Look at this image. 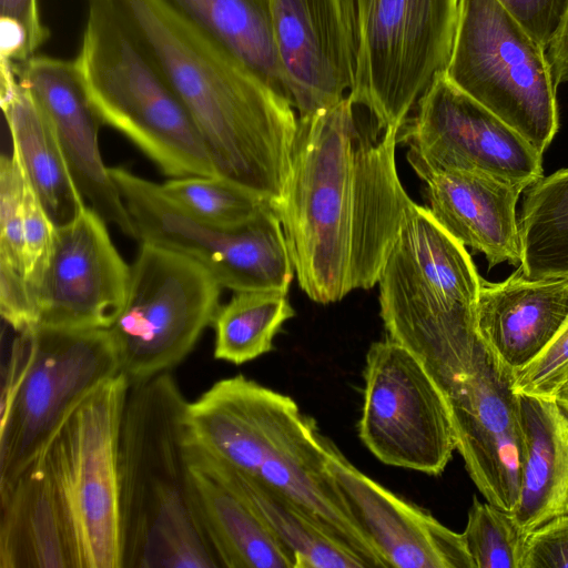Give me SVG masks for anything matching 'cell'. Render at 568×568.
I'll list each match as a JSON object with an SVG mask.
<instances>
[{"label": "cell", "mask_w": 568, "mask_h": 568, "mask_svg": "<svg viewBox=\"0 0 568 568\" xmlns=\"http://www.w3.org/2000/svg\"><path fill=\"white\" fill-rule=\"evenodd\" d=\"M187 439L287 497L365 567L386 565L327 469L332 440L296 402L235 375L212 384L185 414Z\"/></svg>", "instance_id": "3957f363"}, {"label": "cell", "mask_w": 568, "mask_h": 568, "mask_svg": "<svg viewBox=\"0 0 568 568\" xmlns=\"http://www.w3.org/2000/svg\"><path fill=\"white\" fill-rule=\"evenodd\" d=\"M481 281L465 245L410 201L378 280L388 337L419 359L476 326Z\"/></svg>", "instance_id": "ba28073f"}, {"label": "cell", "mask_w": 568, "mask_h": 568, "mask_svg": "<svg viewBox=\"0 0 568 568\" xmlns=\"http://www.w3.org/2000/svg\"><path fill=\"white\" fill-rule=\"evenodd\" d=\"M442 393L456 449L486 501L513 513L519 493L523 434L511 372L478 327L420 363Z\"/></svg>", "instance_id": "9c48e42d"}, {"label": "cell", "mask_w": 568, "mask_h": 568, "mask_svg": "<svg viewBox=\"0 0 568 568\" xmlns=\"http://www.w3.org/2000/svg\"><path fill=\"white\" fill-rule=\"evenodd\" d=\"M57 226L19 153L0 160V313L16 332L33 326Z\"/></svg>", "instance_id": "ffe728a7"}, {"label": "cell", "mask_w": 568, "mask_h": 568, "mask_svg": "<svg viewBox=\"0 0 568 568\" xmlns=\"http://www.w3.org/2000/svg\"><path fill=\"white\" fill-rule=\"evenodd\" d=\"M186 455L196 513L221 567L297 568L294 554L245 501L189 453L187 442Z\"/></svg>", "instance_id": "484cf974"}, {"label": "cell", "mask_w": 568, "mask_h": 568, "mask_svg": "<svg viewBox=\"0 0 568 568\" xmlns=\"http://www.w3.org/2000/svg\"><path fill=\"white\" fill-rule=\"evenodd\" d=\"M161 187L181 210L217 226L244 223L271 203L217 176L170 178Z\"/></svg>", "instance_id": "4dcf8cb0"}, {"label": "cell", "mask_w": 568, "mask_h": 568, "mask_svg": "<svg viewBox=\"0 0 568 568\" xmlns=\"http://www.w3.org/2000/svg\"><path fill=\"white\" fill-rule=\"evenodd\" d=\"M125 304L108 328L130 384L171 372L213 325L222 285L194 258L140 242Z\"/></svg>", "instance_id": "7c38bea8"}, {"label": "cell", "mask_w": 568, "mask_h": 568, "mask_svg": "<svg viewBox=\"0 0 568 568\" xmlns=\"http://www.w3.org/2000/svg\"><path fill=\"white\" fill-rule=\"evenodd\" d=\"M422 179L429 211L450 235L481 252L489 267L520 263L516 205L524 187L463 171L434 172Z\"/></svg>", "instance_id": "44dd1931"}, {"label": "cell", "mask_w": 568, "mask_h": 568, "mask_svg": "<svg viewBox=\"0 0 568 568\" xmlns=\"http://www.w3.org/2000/svg\"><path fill=\"white\" fill-rule=\"evenodd\" d=\"M523 434L513 516L527 534L568 516V410L556 399L519 394Z\"/></svg>", "instance_id": "d4e9b609"}, {"label": "cell", "mask_w": 568, "mask_h": 568, "mask_svg": "<svg viewBox=\"0 0 568 568\" xmlns=\"http://www.w3.org/2000/svg\"><path fill=\"white\" fill-rule=\"evenodd\" d=\"M327 469L386 567L475 568L463 534L366 476L334 443Z\"/></svg>", "instance_id": "ac0fdd59"}, {"label": "cell", "mask_w": 568, "mask_h": 568, "mask_svg": "<svg viewBox=\"0 0 568 568\" xmlns=\"http://www.w3.org/2000/svg\"><path fill=\"white\" fill-rule=\"evenodd\" d=\"M187 450L248 505L294 554L297 568H366L356 555L284 495L212 457L189 439Z\"/></svg>", "instance_id": "4316f807"}, {"label": "cell", "mask_w": 568, "mask_h": 568, "mask_svg": "<svg viewBox=\"0 0 568 568\" xmlns=\"http://www.w3.org/2000/svg\"><path fill=\"white\" fill-rule=\"evenodd\" d=\"M287 100L298 119L328 109L354 85L343 0H270Z\"/></svg>", "instance_id": "e0dca14e"}, {"label": "cell", "mask_w": 568, "mask_h": 568, "mask_svg": "<svg viewBox=\"0 0 568 568\" xmlns=\"http://www.w3.org/2000/svg\"><path fill=\"white\" fill-rule=\"evenodd\" d=\"M523 568H568V516L528 534Z\"/></svg>", "instance_id": "836d02e7"}, {"label": "cell", "mask_w": 568, "mask_h": 568, "mask_svg": "<svg viewBox=\"0 0 568 568\" xmlns=\"http://www.w3.org/2000/svg\"><path fill=\"white\" fill-rule=\"evenodd\" d=\"M294 315L287 293L235 291L212 325L214 357L242 365L271 352L276 334Z\"/></svg>", "instance_id": "f546056e"}, {"label": "cell", "mask_w": 568, "mask_h": 568, "mask_svg": "<svg viewBox=\"0 0 568 568\" xmlns=\"http://www.w3.org/2000/svg\"><path fill=\"white\" fill-rule=\"evenodd\" d=\"M130 277L131 267L114 246L106 221L85 206L57 226L34 325L108 329L125 304Z\"/></svg>", "instance_id": "2e32d148"}, {"label": "cell", "mask_w": 568, "mask_h": 568, "mask_svg": "<svg viewBox=\"0 0 568 568\" xmlns=\"http://www.w3.org/2000/svg\"><path fill=\"white\" fill-rule=\"evenodd\" d=\"M73 61L101 124L128 138L164 175L217 176L189 112L113 0H88Z\"/></svg>", "instance_id": "5b68a950"}, {"label": "cell", "mask_w": 568, "mask_h": 568, "mask_svg": "<svg viewBox=\"0 0 568 568\" xmlns=\"http://www.w3.org/2000/svg\"><path fill=\"white\" fill-rule=\"evenodd\" d=\"M0 568H77L67 514L43 456L0 488Z\"/></svg>", "instance_id": "603a6c76"}, {"label": "cell", "mask_w": 568, "mask_h": 568, "mask_svg": "<svg viewBox=\"0 0 568 568\" xmlns=\"http://www.w3.org/2000/svg\"><path fill=\"white\" fill-rule=\"evenodd\" d=\"M519 216V271L529 278H568V169L527 187Z\"/></svg>", "instance_id": "f1b7e54d"}, {"label": "cell", "mask_w": 568, "mask_h": 568, "mask_svg": "<svg viewBox=\"0 0 568 568\" xmlns=\"http://www.w3.org/2000/svg\"><path fill=\"white\" fill-rule=\"evenodd\" d=\"M568 381V318L546 348L514 374L518 394L552 398Z\"/></svg>", "instance_id": "d6a6232c"}, {"label": "cell", "mask_w": 568, "mask_h": 568, "mask_svg": "<svg viewBox=\"0 0 568 568\" xmlns=\"http://www.w3.org/2000/svg\"><path fill=\"white\" fill-rule=\"evenodd\" d=\"M552 398L568 410V381L556 392Z\"/></svg>", "instance_id": "74e56055"}, {"label": "cell", "mask_w": 568, "mask_h": 568, "mask_svg": "<svg viewBox=\"0 0 568 568\" xmlns=\"http://www.w3.org/2000/svg\"><path fill=\"white\" fill-rule=\"evenodd\" d=\"M135 227L136 240L185 254L232 291L287 293L294 275L276 207L267 203L248 221L217 226L175 205L160 184L129 170L109 168Z\"/></svg>", "instance_id": "4fadbf2b"}, {"label": "cell", "mask_w": 568, "mask_h": 568, "mask_svg": "<svg viewBox=\"0 0 568 568\" xmlns=\"http://www.w3.org/2000/svg\"><path fill=\"white\" fill-rule=\"evenodd\" d=\"M545 50L568 7V0H497Z\"/></svg>", "instance_id": "e575fe53"}, {"label": "cell", "mask_w": 568, "mask_h": 568, "mask_svg": "<svg viewBox=\"0 0 568 568\" xmlns=\"http://www.w3.org/2000/svg\"><path fill=\"white\" fill-rule=\"evenodd\" d=\"M164 1L287 100L270 0Z\"/></svg>", "instance_id": "83f0119b"}, {"label": "cell", "mask_w": 568, "mask_h": 568, "mask_svg": "<svg viewBox=\"0 0 568 568\" xmlns=\"http://www.w3.org/2000/svg\"><path fill=\"white\" fill-rule=\"evenodd\" d=\"M568 318V278H529L519 270L503 282L481 281L476 323L514 374L532 362Z\"/></svg>", "instance_id": "7402d4cb"}, {"label": "cell", "mask_w": 568, "mask_h": 568, "mask_svg": "<svg viewBox=\"0 0 568 568\" xmlns=\"http://www.w3.org/2000/svg\"><path fill=\"white\" fill-rule=\"evenodd\" d=\"M130 382L118 373L72 412L43 455L68 517L77 568H122L119 440Z\"/></svg>", "instance_id": "8fae6325"}, {"label": "cell", "mask_w": 568, "mask_h": 568, "mask_svg": "<svg viewBox=\"0 0 568 568\" xmlns=\"http://www.w3.org/2000/svg\"><path fill=\"white\" fill-rule=\"evenodd\" d=\"M398 132L349 95L298 119L276 210L298 284L316 303L378 283L412 201L396 168Z\"/></svg>", "instance_id": "6da1fadb"}, {"label": "cell", "mask_w": 568, "mask_h": 568, "mask_svg": "<svg viewBox=\"0 0 568 568\" xmlns=\"http://www.w3.org/2000/svg\"><path fill=\"white\" fill-rule=\"evenodd\" d=\"M0 100L14 149L27 175L55 226L75 219L87 206L62 142L14 64L0 61Z\"/></svg>", "instance_id": "cb8c5ba5"}, {"label": "cell", "mask_w": 568, "mask_h": 568, "mask_svg": "<svg viewBox=\"0 0 568 568\" xmlns=\"http://www.w3.org/2000/svg\"><path fill=\"white\" fill-rule=\"evenodd\" d=\"M0 18L14 20L26 29L34 54L50 37L41 21L38 0H0Z\"/></svg>", "instance_id": "d590c367"}, {"label": "cell", "mask_w": 568, "mask_h": 568, "mask_svg": "<svg viewBox=\"0 0 568 568\" xmlns=\"http://www.w3.org/2000/svg\"><path fill=\"white\" fill-rule=\"evenodd\" d=\"M445 77L540 154L558 130L546 50L497 0H460Z\"/></svg>", "instance_id": "30bf717a"}, {"label": "cell", "mask_w": 568, "mask_h": 568, "mask_svg": "<svg viewBox=\"0 0 568 568\" xmlns=\"http://www.w3.org/2000/svg\"><path fill=\"white\" fill-rule=\"evenodd\" d=\"M460 0H343L354 55L348 94L399 131L447 68Z\"/></svg>", "instance_id": "52a82bcc"}, {"label": "cell", "mask_w": 568, "mask_h": 568, "mask_svg": "<svg viewBox=\"0 0 568 568\" xmlns=\"http://www.w3.org/2000/svg\"><path fill=\"white\" fill-rule=\"evenodd\" d=\"M462 534L475 568H523L528 534L511 513L474 496Z\"/></svg>", "instance_id": "1f68e13d"}, {"label": "cell", "mask_w": 568, "mask_h": 568, "mask_svg": "<svg viewBox=\"0 0 568 568\" xmlns=\"http://www.w3.org/2000/svg\"><path fill=\"white\" fill-rule=\"evenodd\" d=\"M19 80L31 91L52 122L72 174L89 206L106 223L136 240L125 204L103 163L99 148L101 122L83 88L74 61L32 55L16 63Z\"/></svg>", "instance_id": "d6986e66"}, {"label": "cell", "mask_w": 568, "mask_h": 568, "mask_svg": "<svg viewBox=\"0 0 568 568\" xmlns=\"http://www.w3.org/2000/svg\"><path fill=\"white\" fill-rule=\"evenodd\" d=\"M358 435L383 464L430 476L442 474L456 450L446 402L420 362L388 337L365 357Z\"/></svg>", "instance_id": "5bb4252c"}, {"label": "cell", "mask_w": 568, "mask_h": 568, "mask_svg": "<svg viewBox=\"0 0 568 568\" xmlns=\"http://www.w3.org/2000/svg\"><path fill=\"white\" fill-rule=\"evenodd\" d=\"M546 55L556 84L568 82V7L546 49Z\"/></svg>", "instance_id": "8d00e7d4"}, {"label": "cell", "mask_w": 568, "mask_h": 568, "mask_svg": "<svg viewBox=\"0 0 568 568\" xmlns=\"http://www.w3.org/2000/svg\"><path fill=\"white\" fill-rule=\"evenodd\" d=\"M194 122L219 178L278 205L298 115L164 0H113Z\"/></svg>", "instance_id": "7a4b0ae2"}, {"label": "cell", "mask_w": 568, "mask_h": 568, "mask_svg": "<svg viewBox=\"0 0 568 568\" xmlns=\"http://www.w3.org/2000/svg\"><path fill=\"white\" fill-rule=\"evenodd\" d=\"M423 176L473 172L525 190L542 176L541 155L517 131L439 74L398 132Z\"/></svg>", "instance_id": "9a60e30c"}, {"label": "cell", "mask_w": 568, "mask_h": 568, "mask_svg": "<svg viewBox=\"0 0 568 568\" xmlns=\"http://www.w3.org/2000/svg\"><path fill=\"white\" fill-rule=\"evenodd\" d=\"M2 366L0 488L41 458L78 405L120 373L108 329L16 331Z\"/></svg>", "instance_id": "8992f818"}, {"label": "cell", "mask_w": 568, "mask_h": 568, "mask_svg": "<svg viewBox=\"0 0 568 568\" xmlns=\"http://www.w3.org/2000/svg\"><path fill=\"white\" fill-rule=\"evenodd\" d=\"M189 400L171 372L131 384L120 440L122 568H217L193 500Z\"/></svg>", "instance_id": "277c9868"}]
</instances>
